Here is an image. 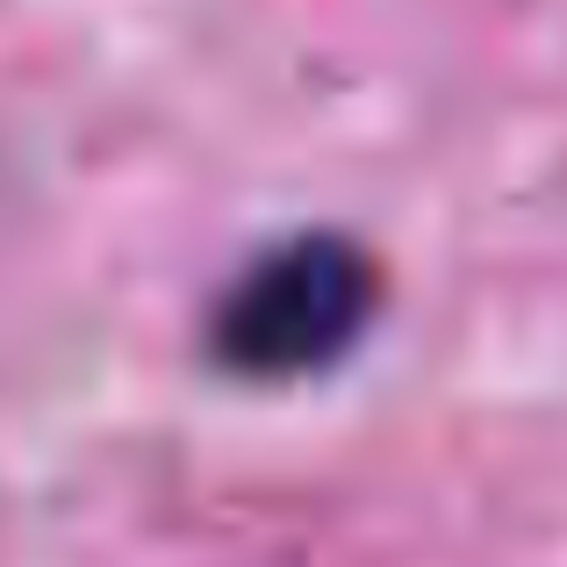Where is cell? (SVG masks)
Here are the masks:
<instances>
[{"instance_id":"cell-1","label":"cell","mask_w":567,"mask_h":567,"mask_svg":"<svg viewBox=\"0 0 567 567\" xmlns=\"http://www.w3.org/2000/svg\"><path fill=\"white\" fill-rule=\"evenodd\" d=\"M381 259L346 230H295L237 266L208 309V360L230 381H309L381 317Z\"/></svg>"}]
</instances>
